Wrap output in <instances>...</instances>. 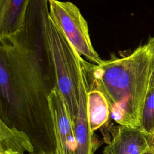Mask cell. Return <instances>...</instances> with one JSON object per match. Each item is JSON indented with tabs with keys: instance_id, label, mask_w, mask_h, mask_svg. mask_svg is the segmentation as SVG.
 Segmentation results:
<instances>
[{
	"instance_id": "obj_1",
	"label": "cell",
	"mask_w": 154,
	"mask_h": 154,
	"mask_svg": "<svg viewBox=\"0 0 154 154\" xmlns=\"http://www.w3.org/2000/svg\"><path fill=\"white\" fill-rule=\"evenodd\" d=\"M48 7V0H30L23 26L0 37V120L31 139L54 131L49 97L57 81Z\"/></svg>"
},
{
	"instance_id": "obj_2",
	"label": "cell",
	"mask_w": 154,
	"mask_h": 154,
	"mask_svg": "<svg viewBox=\"0 0 154 154\" xmlns=\"http://www.w3.org/2000/svg\"><path fill=\"white\" fill-rule=\"evenodd\" d=\"M90 88L105 96L119 125L140 127L142 108L154 70V36L128 55H112L99 65L85 60Z\"/></svg>"
},
{
	"instance_id": "obj_3",
	"label": "cell",
	"mask_w": 154,
	"mask_h": 154,
	"mask_svg": "<svg viewBox=\"0 0 154 154\" xmlns=\"http://www.w3.org/2000/svg\"><path fill=\"white\" fill-rule=\"evenodd\" d=\"M49 16L80 56L99 65L103 60L94 49L88 23L79 8L70 1L48 0Z\"/></svg>"
},
{
	"instance_id": "obj_4",
	"label": "cell",
	"mask_w": 154,
	"mask_h": 154,
	"mask_svg": "<svg viewBox=\"0 0 154 154\" xmlns=\"http://www.w3.org/2000/svg\"><path fill=\"white\" fill-rule=\"evenodd\" d=\"M56 144L55 154H75L76 144L73 126L62 95L57 88L49 97Z\"/></svg>"
},
{
	"instance_id": "obj_5",
	"label": "cell",
	"mask_w": 154,
	"mask_h": 154,
	"mask_svg": "<svg viewBox=\"0 0 154 154\" xmlns=\"http://www.w3.org/2000/svg\"><path fill=\"white\" fill-rule=\"evenodd\" d=\"M147 136L139 128L116 126L112 140L104 147L103 154H143L149 147Z\"/></svg>"
},
{
	"instance_id": "obj_6",
	"label": "cell",
	"mask_w": 154,
	"mask_h": 154,
	"mask_svg": "<svg viewBox=\"0 0 154 154\" xmlns=\"http://www.w3.org/2000/svg\"><path fill=\"white\" fill-rule=\"evenodd\" d=\"M30 0H0V37L13 34L23 25Z\"/></svg>"
},
{
	"instance_id": "obj_7",
	"label": "cell",
	"mask_w": 154,
	"mask_h": 154,
	"mask_svg": "<svg viewBox=\"0 0 154 154\" xmlns=\"http://www.w3.org/2000/svg\"><path fill=\"white\" fill-rule=\"evenodd\" d=\"M88 116L93 134L104 125L110 117L109 107L105 96L95 88H90L88 93Z\"/></svg>"
},
{
	"instance_id": "obj_8",
	"label": "cell",
	"mask_w": 154,
	"mask_h": 154,
	"mask_svg": "<svg viewBox=\"0 0 154 154\" xmlns=\"http://www.w3.org/2000/svg\"><path fill=\"white\" fill-rule=\"evenodd\" d=\"M33 150L32 143L25 132L14 127H9L0 120V150L31 154Z\"/></svg>"
},
{
	"instance_id": "obj_9",
	"label": "cell",
	"mask_w": 154,
	"mask_h": 154,
	"mask_svg": "<svg viewBox=\"0 0 154 154\" xmlns=\"http://www.w3.org/2000/svg\"><path fill=\"white\" fill-rule=\"evenodd\" d=\"M139 129L148 138L154 136V88H149L142 108Z\"/></svg>"
},
{
	"instance_id": "obj_10",
	"label": "cell",
	"mask_w": 154,
	"mask_h": 154,
	"mask_svg": "<svg viewBox=\"0 0 154 154\" xmlns=\"http://www.w3.org/2000/svg\"><path fill=\"white\" fill-rule=\"evenodd\" d=\"M0 154H25L12 150H0Z\"/></svg>"
},
{
	"instance_id": "obj_11",
	"label": "cell",
	"mask_w": 154,
	"mask_h": 154,
	"mask_svg": "<svg viewBox=\"0 0 154 154\" xmlns=\"http://www.w3.org/2000/svg\"><path fill=\"white\" fill-rule=\"evenodd\" d=\"M143 154H154V146H149V147Z\"/></svg>"
},
{
	"instance_id": "obj_12",
	"label": "cell",
	"mask_w": 154,
	"mask_h": 154,
	"mask_svg": "<svg viewBox=\"0 0 154 154\" xmlns=\"http://www.w3.org/2000/svg\"><path fill=\"white\" fill-rule=\"evenodd\" d=\"M154 88V70L152 72L150 80V83H149V88Z\"/></svg>"
},
{
	"instance_id": "obj_13",
	"label": "cell",
	"mask_w": 154,
	"mask_h": 154,
	"mask_svg": "<svg viewBox=\"0 0 154 154\" xmlns=\"http://www.w3.org/2000/svg\"><path fill=\"white\" fill-rule=\"evenodd\" d=\"M149 141V145L154 146V136L150 138H148Z\"/></svg>"
}]
</instances>
